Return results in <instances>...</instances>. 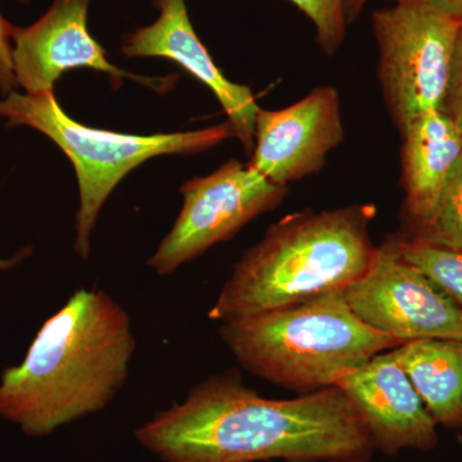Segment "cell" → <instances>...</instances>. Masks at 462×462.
Instances as JSON below:
<instances>
[{
    "label": "cell",
    "instance_id": "6da1fadb",
    "mask_svg": "<svg viewBox=\"0 0 462 462\" xmlns=\"http://www.w3.org/2000/svg\"><path fill=\"white\" fill-rule=\"evenodd\" d=\"M163 462H372V436L339 387L270 400L236 372L191 388L135 430Z\"/></svg>",
    "mask_w": 462,
    "mask_h": 462
},
{
    "label": "cell",
    "instance_id": "7a4b0ae2",
    "mask_svg": "<svg viewBox=\"0 0 462 462\" xmlns=\"http://www.w3.org/2000/svg\"><path fill=\"white\" fill-rule=\"evenodd\" d=\"M136 351L132 320L100 289H79L42 324L18 366L0 376V418L29 437L105 410Z\"/></svg>",
    "mask_w": 462,
    "mask_h": 462
},
{
    "label": "cell",
    "instance_id": "3957f363",
    "mask_svg": "<svg viewBox=\"0 0 462 462\" xmlns=\"http://www.w3.org/2000/svg\"><path fill=\"white\" fill-rule=\"evenodd\" d=\"M375 215L366 203L285 216L236 263L208 318L239 320L345 291L375 256Z\"/></svg>",
    "mask_w": 462,
    "mask_h": 462
},
{
    "label": "cell",
    "instance_id": "277c9868",
    "mask_svg": "<svg viewBox=\"0 0 462 462\" xmlns=\"http://www.w3.org/2000/svg\"><path fill=\"white\" fill-rule=\"evenodd\" d=\"M220 336L247 372L303 394L336 387L376 355L401 346L361 321L343 291L223 322Z\"/></svg>",
    "mask_w": 462,
    "mask_h": 462
},
{
    "label": "cell",
    "instance_id": "5b68a950",
    "mask_svg": "<svg viewBox=\"0 0 462 462\" xmlns=\"http://www.w3.org/2000/svg\"><path fill=\"white\" fill-rule=\"evenodd\" d=\"M0 117L9 126H29L56 143L72 161L80 190L75 251L87 260L100 209L125 176L145 161L166 154H196L234 136L229 123L196 132L130 135L84 126L65 114L53 91L0 99Z\"/></svg>",
    "mask_w": 462,
    "mask_h": 462
},
{
    "label": "cell",
    "instance_id": "8992f818",
    "mask_svg": "<svg viewBox=\"0 0 462 462\" xmlns=\"http://www.w3.org/2000/svg\"><path fill=\"white\" fill-rule=\"evenodd\" d=\"M461 30L454 18L412 3H392L374 12L376 74L400 134L415 118L442 111Z\"/></svg>",
    "mask_w": 462,
    "mask_h": 462
},
{
    "label": "cell",
    "instance_id": "52a82bcc",
    "mask_svg": "<svg viewBox=\"0 0 462 462\" xmlns=\"http://www.w3.org/2000/svg\"><path fill=\"white\" fill-rule=\"evenodd\" d=\"M182 208L148 266L157 275L175 273L212 245L229 240L252 220L273 211L288 196V187L236 160L181 187Z\"/></svg>",
    "mask_w": 462,
    "mask_h": 462
},
{
    "label": "cell",
    "instance_id": "ba28073f",
    "mask_svg": "<svg viewBox=\"0 0 462 462\" xmlns=\"http://www.w3.org/2000/svg\"><path fill=\"white\" fill-rule=\"evenodd\" d=\"M354 314L400 342L462 340V309L397 251L392 236L369 269L343 291Z\"/></svg>",
    "mask_w": 462,
    "mask_h": 462
},
{
    "label": "cell",
    "instance_id": "9c48e42d",
    "mask_svg": "<svg viewBox=\"0 0 462 462\" xmlns=\"http://www.w3.org/2000/svg\"><path fill=\"white\" fill-rule=\"evenodd\" d=\"M343 139L339 91L316 88L289 107L258 111L248 163L270 181L288 187L320 172Z\"/></svg>",
    "mask_w": 462,
    "mask_h": 462
},
{
    "label": "cell",
    "instance_id": "30bf717a",
    "mask_svg": "<svg viewBox=\"0 0 462 462\" xmlns=\"http://www.w3.org/2000/svg\"><path fill=\"white\" fill-rule=\"evenodd\" d=\"M90 0H54L32 25L12 30L14 79L27 94L53 91L58 79L69 69L89 67L123 84L125 76L112 65L102 45L88 30Z\"/></svg>",
    "mask_w": 462,
    "mask_h": 462
},
{
    "label": "cell",
    "instance_id": "8fae6325",
    "mask_svg": "<svg viewBox=\"0 0 462 462\" xmlns=\"http://www.w3.org/2000/svg\"><path fill=\"white\" fill-rule=\"evenodd\" d=\"M349 402L363 419L378 451L387 456L403 449L431 451L438 445L437 422L392 351L339 380Z\"/></svg>",
    "mask_w": 462,
    "mask_h": 462
},
{
    "label": "cell",
    "instance_id": "7c38bea8",
    "mask_svg": "<svg viewBox=\"0 0 462 462\" xmlns=\"http://www.w3.org/2000/svg\"><path fill=\"white\" fill-rule=\"evenodd\" d=\"M160 16L125 39L127 57H162L184 67L215 94L245 153H254L260 106L247 85L225 78L191 26L185 0H153Z\"/></svg>",
    "mask_w": 462,
    "mask_h": 462
},
{
    "label": "cell",
    "instance_id": "4fadbf2b",
    "mask_svg": "<svg viewBox=\"0 0 462 462\" xmlns=\"http://www.w3.org/2000/svg\"><path fill=\"white\" fill-rule=\"evenodd\" d=\"M401 185L410 230L433 215L462 154V130L443 111L415 118L401 133Z\"/></svg>",
    "mask_w": 462,
    "mask_h": 462
},
{
    "label": "cell",
    "instance_id": "5bb4252c",
    "mask_svg": "<svg viewBox=\"0 0 462 462\" xmlns=\"http://www.w3.org/2000/svg\"><path fill=\"white\" fill-rule=\"evenodd\" d=\"M437 425L462 428V340L420 339L392 349Z\"/></svg>",
    "mask_w": 462,
    "mask_h": 462
},
{
    "label": "cell",
    "instance_id": "9a60e30c",
    "mask_svg": "<svg viewBox=\"0 0 462 462\" xmlns=\"http://www.w3.org/2000/svg\"><path fill=\"white\" fill-rule=\"evenodd\" d=\"M392 238L403 260L420 270L462 309V252L404 236Z\"/></svg>",
    "mask_w": 462,
    "mask_h": 462
},
{
    "label": "cell",
    "instance_id": "2e32d148",
    "mask_svg": "<svg viewBox=\"0 0 462 462\" xmlns=\"http://www.w3.org/2000/svg\"><path fill=\"white\" fill-rule=\"evenodd\" d=\"M404 236L462 252V154L433 215Z\"/></svg>",
    "mask_w": 462,
    "mask_h": 462
},
{
    "label": "cell",
    "instance_id": "e0dca14e",
    "mask_svg": "<svg viewBox=\"0 0 462 462\" xmlns=\"http://www.w3.org/2000/svg\"><path fill=\"white\" fill-rule=\"evenodd\" d=\"M296 5L315 27L316 42L327 56H333L345 42L346 0H288Z\"/></svg>",
    "mask_w": 462,
    "mask_h": 462
},
{
    "label": "cell",
    "instance_id": "ac0fdd59",
    "mask_svg": "<svg viewBox=\"0 0 462 462\" xmlns=\"http://www.w3.org/2000/svg\"><path fill=\"white\" fill-rule=\"evenodd\" d=\"M442 111L462 130V30L456 44Z\"/></svg>",
    "mask_w": 462,
    "mask_h": 462
},
{
    "label": "cell",
    "instance_id": "d6986e66",
    "mask_svg": "<svg viewBox=\"0 0 462 462\" xmlns=\"http://www.w3.org/2000/svg\"><path fill=\"white\" fill-rule=\"evenodd\" d=\"M392 3H412V5H425L436 9L438 12L454 18L462 25V0H389ZM370 0H346V14L348 23H352L360 16Z\"/></svg>",
    "mask_w": 462,
    "mask_h": 462
},
{
    "label": "cell",
    "instance_id": "ffe728a7",
    "mask_svg": "<svg viewBox=\"0 0 462 462\" xmlns=\"http://www.w3.org/2000/svg\"><path fill=\"white\" fill-rule=\"evenodd\" d=\"M20 2H27V0H20ZM14 27L0 14V90H2L3 96H7L14 91V88L17 85L14 74V65H12L11 35Z\"/></svg>",
    "mask_w": 462,
    "mask_h": 462
},
{
    "label": "cell",
    "instance_id": "44dd1931",
    "mask_svg": "<svg viewBox=\"0 0 462 462\" xmlns=\"http://www.w3.org/2000/svg\"><path fill=\"white\" fill-rule=\"evenodd\" d=\"M23 257H25V254H17V256L12 257L11 260H3V258H0V272H5V270L16 266V264L23 260Z\"/></svg>",
    "mask_w": 462,
    "mask_h": 462
}]
</instances>
